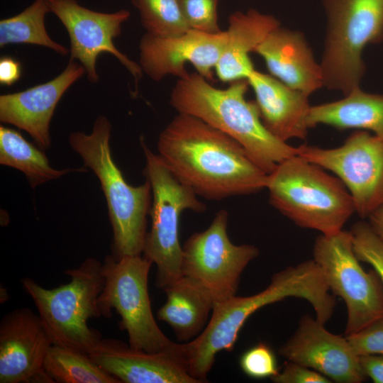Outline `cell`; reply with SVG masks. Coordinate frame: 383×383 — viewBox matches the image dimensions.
Masks as SVG:
<instances>
[{"mask_svg":"<svg viewBox=\"0 0 383 383\" xmlns=\"http://www.w3.org/2000/svg\"><path fill=\"white\" fill-rule=\"evenodd\" d=\"M272 76L308 96L323 86L320 65L304 35L280 26L270 31L255 49Z\"/></svg>","mask_w":383,"mask_h":383,"instance_id":"cell-19","label":"cell"},{"mask_svg":"<svg viewBox=\"0 0 383 383\" xmlns=\"http://www.w3.org/2000/svg\"><path fill=\"white\" fill-rule=\"evenodd\" d=\"M273 16L251 9L228 18V41L215 70L223 82L247 79L255 70L249 57L273 29L279 26Z\"/></svg>","mask_w":383,"mask_h":383,"instance_id":"cell-21","label":"cell"},{"mask_svg":"<svg viewBox=\"0 0 383 383\" xmlns=\"http://www.w3.org/2000/svg\"><path fill=\"white\" fill-rule=\"evenodd\" d=\"M367 218L374 231L383 240V205L372 213Z\"/></svg>","mask_w":383,"mask_h":383,"instance_id":"cell-35","label":"cell"},{"mask_svg":"<svg viewBox=\"0 0 383 383\" xmlns=\"http://www.w3.org/2000/svg\"><path fill=\"white\" fill-rule=\"evenodd\" d=\"M111 128L109 119L99 116L90 133L74 132L68 140L100 182L113 233L114 256L120 258L143 253L152 190L147 179L137 187L125 180L111 155Z\"/></svg>","mask_w":383,"mask_h":383,"instance_id":"cell-5","label":"cell"},{"mask_svg":"<svg viewBox=\"0 0 383 383\" xmlns=\"http://www.w3.org/2000/svg\"><path fill=\"white\" fill-rule=\"evenodd\" d=\"M52 345L39 315L30 309L6 313L0 323V383L53 382L44 370Z\"/></svg>","mask_w":383,"mask_h":383,"instance_id":"cell-16","label":"cell"},{"mask_svg":"<svg viewBox=\"0 0 383 383\" xmlns=\"http://www.w3.org/2000/svg\"><path fill=\"white\" fill-rule=\"evenodd\" d=\"M218 0H177L182 14L191 29L209 33L221 32L218 23Z\"/></svg>","mask_w":383,"mask_h":383,"instance_id":"cell-29","label":"cell"},{"mask_svg":"<svg viewBox=\"0 0 383 383\" xmlns=\"http://www.w3.org/2000/svg\"><path fill=\"white\" fill-rule=\"evenodd\" d=\"M296 155L333 173L348 189L360 218H367L383 205V140L377 135L357 131L338 148L302 145Z\"/></svg>","mask_w":383,"mask_h":383,"instance_id":"cell-12","label":"cell"},{"mask_svg":"<svg viewBox=\"0 0 383 383\" xmlns=\"http://www.w3.org/2000/svg\"><path fill=\"white\" fill-rule=\"evenodd\" d=\"M65 273L70 282L53 289L44 288L29 277L21 282L52 345L89 355L101 338L98 331L89 327L88 321L101 316L97 299L104 285L103 264L89 257Z\"/></svg>","mask_w":383,"mask_h":383,"instance_id":"cell-6","label":"cell"},{"mask_svg":"<svg viewBox=\"0 0 383 383\" xmlns=\"http://www.w3.org/2000/svg\"><path fill=\"white\" fill-rule=\"evenodd\" d=\"M350 231L356 257L372 267L383 284V240L364 221L354 223Z\"/></svg>","mask_w":383,"mask_h":383,"instance_id":"cell-28","label":"cell"},{"mask_svg":"<svg viewBox=\"0 0 383 383\" xmlns=\"http://www.w3.org/2000/svg\"><path fill=\"white\" fill-rule=\"evenodd\" d=\"M228 218L220 210L208 228L193 233L182 246V276L206 289L215 303L236 295L243 272L259 255L255 245L230 240Z\"/></svg>","mask_w":383,"mask_h":383,"instance_id":"cell-11","label":"cell"},{"mask_svg":"<svg viewBox=\"0 0 383 383\" xmlns=\"http://www.w3.org/2000/svg\"><path fill=\"white\" fill-rule=\"evenodd\" d=\"M138 11L146 33L170 37L191 28L180 11L177 0H130Z\"/></svg>","mask_w":383,"mask_h":383,"instance_id":"cell-27","label":"cell"},{"mask_svg":"<svg viewBox=\"0 0 383 383\" xmlns=\"http://www.w3.org/2000/svg\"><path fill=\"white\" fill-rule=\"evenodd\" d=\"M359 357L362 369L366 377L374 383H383V355Z\"/></svg>","mask_w":383,"mask_h":383,"instance_id":"cell-33","label":"cell"},{"mask_svg":"<svg viewBox=\"0 0 383 383\" xmlns=\"http://www.w3.org/2000/svg\"><path fill=\"white\" fill-rule=\"evenodd\" d=\"M163 291L166 301L158 310L157 318L171 326L178 341L187 343L198 337L215 303L209 292L184 275Z\"/></svg>","mask_w":383,"mask_h":383,"instance_id":"cell-22","label":"cell"},{"mask_svg":"<svg viewBox=\"0 0 383 383\" xmlns=\"http://www.w3.org/2000/svg\"><path fill=\"white\" fill-rule=\"evenodd\" d=\"M278 353L287 360L320 372L332 382L361 383L367 379L360 357L346 337L329 332L309 314L301 317L294 333Z\"/></svg>","mask_w":383,"mask_h":383,"instance_id":"cell-15","label":"cell"},{"mask_svg":"<svg viewBox=\"0 0 383 383\" xmlns=\"http://www.w3.org/2000/svg\"><path fill=\"white\" fill-rule=\"evenodd\" d=\"M88 355L121 382L199 383L188 372L182 348L179 352L150 353L121 340L101 338Z\"/></svg>","mask_w":383,"mask_h":383,"instance_id":"cell-17","label":"cell"},{"mask_svg":"<svg viewBox=\"0 0 383 383\" xmlns=\"http://www.w3.org/2000/svg\"><path fill=\"white\" fill-rule=\"evenodd\" d=\"M270 204L296 226L335 234L355 212L344 184L320 166L297 155L277 164L267 175Z\"/></svg>","mask_w":383,"mask_h":383,"instance_id":"cell-4","label":"cell"},{"mask_svg":"<svg viewBox=\"0 0 383 383\" xmlns=\"http://www.w3.org/2000/svg\"><path fill=\"white\" fill-rule=\"evenodd\" d=\"M275 383H331L328 377L302 365L287 360L282 370L270 378Z\"/></svg>","mask_w":383,"mask_h":383,"instance_id":"cell-32","label":"cell"},{"mask_svg":"<svg viewBox=\"0 0 383 383\" xmlns=\"http://www.w3.org/2000/svg\"><path fill=\"white\" fill-rule=\"evenodd\" d=\"M289 297L307 301L315 311L316 318L323 324L331 319L336 306L335 296L313 259L287 267L274 273L269 285L257 294L235 295L214 304L203 332L182 344L189 374L199 383L206 382L216 355L222 350L233 349L247 319L260 309Z\"/></svg>","mask_w":383,"mask_h":383,"instance_id":"cell-2","label":"cell"},{"mask_svg":"<svg viewBox=\"0 0 383 383\" xmlns=\"http://www.w3.org/2000/svg\"><path fill=\"white\" fill-rule=\"evenodd\" d=\"M158 155L197 196L221 200L266 188L267 174L235 139L192 115L179 113L157 140Z\"/></svg>","mask_w":383,"mask_h":383,"instance_id":"cell-1","label":"cell"},{"mask_svg":"<svg viewBox=\"0 0 383 383\" xmlns=\"http://www.w3.org/2000/svg\"><path fill=\"white\" fill-rule=\"evenodd\" d=\"M239 364L244 374L255 379L272 378L279 371L274 352L263 342L245 351L240 356Z\"/></svg>","mask_w":383,"mask_h":383,"instance_id":"cell-30","label":"cell"},{"mask_svg":"<svg viewBox=\"0 0 383 383\" xmlns=\"http://www.w3.org/2000/svg\"><path fill=\"white\" fill-rule=\"evenodd\" d=\"M152 265L141 255L106 256L103 263L104 285L97 299L99 310L106 318L111 317V309L118 312L120 328L127 332L132 348L150 353L179 352L182 344L162 333L152 314L148 288Z\"/></svg>","mask_w":383,"mask_h":383,"instance_id":"cell-9","label":"cell"},{"mask_svg":"<svg viewBox=\"0 0 383 383\" xmlns=\"http://www.w3.org/2000/svg\"><path fill=\"white\" fill-rule=\"evenodd\" d=\"M345 337L358 356L383 355V317Z\"/></svg>","mask_w":383,"mask_h":383,"instance_id":"cell-31","label":"cell"},{"mask_svg":"<svg viewBox=\"0 0 383 383\" xmlns=\"http://www.w3.org/2000/svg\"><path fill=\"white\" fill-rule=\"evenodd\" d=\"M86 73L70 58L54 79L24 91L0 96V121L27 132L41 150L50 148V123L57 104L66 91Z\"/></svg>","mask_w":383,"mask_h":383,"instance_id":"cell-18","label":"cell"},{"mask_svg":"<svg viewBox=\"0 0 383 383\" xmlns=\"http://www.w3.org/2000/svg\"><path fill=\"white\" fill-rule=\"evenodd\" d=\"M44 370L53 382L121 383L87 354L55 345L47 353Z\"/></svg>","mask_w":383,"mask_h":383,"instance_id":"cell-26","label":"cell"},{"mask_svg":"<svg viewBox=\"0 0 383 383\" xmlns=\"http://www.w3.org/2000/svg\"><path fill=\"white\" fill-rule=\"evenodd\" d=\"M308 124L369 130L383 140V96L355 89L343 99L311 106Z\"/></svg>","mask_w":383,"mask_h":383,"instance_id":"cell-23","label":"cell"},{"mask_svg":"<svg viewBox=\"0 0 383 383\" xmlns=\"http://www.w3.org/2000/svg\"><path fill=\"white\" fill-rule=\"evenodd\" d=\"M40 150L17 131L0 126V164L22 172L32 188L57 179L72 171H84L83 169L53 168Z\"/></svg>","mask_w":383,"mask_h":383,"instance_id":"cell-24","label":"cell"},{"mask_svg":"<svg viewBox=\"0 0 383 383\" xmlns=\"http://www.w3.org/2000/svg\"><path fill=\"white\" fill-rule=\"evenodd\" d=\"M247 79L255 92L261 120L268 131L284 142L292 138L305 139L311 107L308 96L255 70Z\"/></svg>","mask_w":383,"mask_h":383,"instance_id":"cell-20","label":"cell"},{"mask_svg":"<svg viewBox=\"0 0 383 383\" xmlns=\"http://www.w3.org/2000/svg\"><path fill=\"white\" fill-rule=\"evenodd\" d=\"M228 33H209L194 29L178 35L160 37L145 33L139 44L140 66L150 79L160 81L167 75L187 77L186 64L207 81H213V70L226 45Z\"/></svg>","mask_w":383,"mask_h":383,"instance_id":"cell-14","label":"cell"},{"mask_svg":"<svg viewBox=\"0 0 383 383\" xmlns=\"http://www.w3.org/2000/svg\"><path fill=\"white\" fill-rule=\"evenodd\" d=\"M48 12L47 0H35L18 14L1 20L0 47L31 44L48 48L61 55H67L69 49L54 41L46 30L45 18Z\"/></svg>","mask_w":383,"mask_h":383,"instance_id":"cell-25","label":"cell"},{"mask_svg":"<svg viewBox=\"0 0 383 383\" xmlns=\"http://www.w3.org/2000/svg\"><path fill=\"white\" fill-rule=\"evenodd\" d=\"M141 145L145 157L144 172L152 194L149 213L151 228L145 235L143 254L156 265L155 286L164 290L182 276V247L179 240L180 215L184 210L203 212L206 206L143 140Z\"/></svg>","mask_w":383,"mask_h":383,"instance_id":"cell-7","label":"cell"},{"mask_svg":"<svg viewBox=\"0 0 383 383\" xmlns=\"http://www.w3.org/2000/svg\"><path fill=\"white\" fill-rule=\"evenodd\" d=\"M53 13L66 28L70 40V59L78 61L85 69L87 79L99 82L96 69L97 57L103 52L113 55L134 78L135 89L143 76L139 64L131 60L114 45L122 25L131 16L121 9L113 13L92 11L81 6L77 0H47Z\"/></svg>","mask_w":383,"mask_h":383,"instance_id":"cell-13","label":"cell"},{"mask_svg":"<svg viewBox=\"0 0 383 383\" xmlns=\"http://www.w3.org/2000/svg\"><path fill=\"white\" fill-rule=\"evenodd\" d=\"M328 20L320 64L323 86L348 95L360 88L362 50L383 40V0H323Z\"/></svg>","mask_w":383,"mask_h":383,"instance_id":"cell-8","label":"cell"},{"mask_svg":"<svg viewBox=\"0 0 383 383\" xmlns=\"http://www.w3.org/2000/svg\"><path fill=\"white\" fill-rule=\"evenodd\" d=\"M313 256L331 292L346 306L345 336L383 317V284L373 269L367 272L360 264L350 231L321 234L315 240Z\"/></svg>","mask_w":383,"mask_h":383,"instance_id":"cell-10","label":"cell"},{"mask_svg":"<svg viewBox=\"0 0 383 383\" xmlns=\"http://www.w3.org/2000/svg\"><path fill=\"white\" fill-rule=\"evenodd\" d=\"M249 86L248 79H242L218 89L194 72L177 80L170 102L179 113L197 117L235 139L269 174L278 163L296 155V148L265 128L256 102L245 98Z\"/></svg>","mask_w":383,"mask_h":383,"instance_id":"cell-3","label":"cell"},{"mask_svg":"<svg viewBox=\"0 0 383 383\" xmlns=\"http://www.w3.org/2000/svg\"><path fill=\"white\" fill-rule=\"evenodd\" d=\"M21 76V65L19 62L10 57H3L0 60V83L11 86Z\"/></svg>","mask_w":383,"mask_h":383,"instance_id":"cell-34","label":"cell"}]
</instances>
